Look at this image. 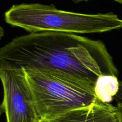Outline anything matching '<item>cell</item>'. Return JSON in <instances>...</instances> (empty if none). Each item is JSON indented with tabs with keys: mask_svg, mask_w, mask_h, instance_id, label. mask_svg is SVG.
I'll return each mask as SVG.
<instances>
[{
	"mask_svg": "<svg viewBox=\"0 0 122 122\" xmlns=\"http://www.w3.org/2000/svg\"><path fill=\"white\" fill-rule=\"evenodd\" d=\"M21 69L58 70L94 83L101 75L119 74L102 42L57 32L29 33L0 48V71Z\"/></svg>",
	"mask_w": 122,
	"mask_h": 122,
	"instance_id": "cell-1",
	"label": "cell"
},
{
	"mask_svg": "<svg viewBox=\"0 0 122 122\" xmlns=\"http://www.w3.org/2000/svg\"><path fill=\"white\" fill-rule=\"evenodd\" d=\"M6 23L30 33H98L122 27V20L113 13L83 14L61 10L54 5H13L4 14Z\"/></svg>",
	"mask_w": 122,
	"mask_h": 122,
	"instance_id": "cell-2",
	"label": "cell"
},
{
	"mask_svg": "<svg viewBox=\"0 0 122 122\" xmlns=\"http://www.w3.org/2000/svg\"><path fill=\"white\" fill-rule=\"evenodd\" d=\"M25 71L41 122L102 102L95 94V83L89 80L58 70Z\"/></svg>",
	"mask_w": 122,
	"mask_h": 122,
	"instance_id": "cell-3",
	"label": "cell"
},
{
	"mask_svg": "<svg viewBox=\"0 0 122 122\" xmlns=\"http://www.w3.org/2000/svg\"><path fill=\"white\" fill-rule=\"evenodd\" d=\"M2 105L7 122H39L33 94L24 69L0 71Z\"/></svg>",
	"mask_w": 122,
	"mask_h": 122,
	"instance_id": "cell-4",
	"label": "cell"
},
{
	"mask_svg": "<svg viewBox=\"0 0 122 122\" xmlns=\"http://www.w3.org/2000/svg\"><path fill=\"white\" fill-rule=\"evenodd\" d=\"M43 122H120V119L116 106L98 102Z\"/></svg>",
	"mask_w": 122,
	"mask_h": 122,
	"instance_id": "cell-5",
	"label": "cell"
},
{
	"mask_svg": "<svg viewBox=\"0 0 122 122\" xmlns=\"http://www.w3.org/2000/svg\"><path fill=\"white\" fill-rule=\"evenodd\" d=\"M120 82L114 75H103L98 77L94 85V92L101 102L110 104L118 94Z\"/></svg>",
	"mask_w": 122,
	"mask_h": 122,
	"instance_id": "cell-6",
	"label": "cell"
},
{
	"mask_svg": "<svg viewBox=\"0 0 122 122\" xmlns=\"http://www.w3.org/2000/svg\"><path fill=\"white\" fill-rule=\"evenodd\" d=\"M117 102L116 107L117 108L118 112H119V116H120V122H122V83L120 82V89L117 94L116 96L114 98Z\"/></svg>",
	"mask_w": 122,
	"mask_h": 122,
	"instance_id": "cell-7",
	"label": "cell"
},
{
	"mask_svg": "<svg viewBox=\"0 0 122 122\" xmlns=\"http://www.w3.org/2000/svg\"><path fill=\"white\" fill-rule=\"evenodd\" d=\"M4 36V30L3 27L0 25V40H1Z\"/></svg>",
	"mask_w": 122,
	"mask_h": 122,
	"instance_id": "cell-8",
	"label": "cell"
},
{
	"mask_svg": "<svg viewBox=\"0 0 122 122\" xmlns=\"http://www.w3.org/2000/svg\"><path fill=\"white\" fill-rule=\"evenodd\" d=\"M3 113H4V107L1 104H0V119H1V116Z\"/></svg>",
	"mask_w": 122,
	"mask_h": 122,
	"instance_id": "cell-9",
	"label": "cell"
},
{
	"mask_svg": "<svg viewBox=\"0 0 122 122\" xmlns=\"http://www.w3.org/2000/svg\"><path fill=\"white\" fill-rule=\"evenodd\" d=\"M73 2H82V1H87L88 0H71Z\"/></svg>",
	"mask_w": 122,
	"mask_h": 122,
	"instance_id": "cell-10",
	"label": "cell"
},
{
	"mask_svg": "<svg viewBox=\"0 0 122 122\" xmlns=\"http://www.w3.org/2000/svg\"><path fill=\"white\" fill-rule=\"evenodd\" d=\"M113 1H116V2H119V3L122 4V0H113Z\"/></svg>",
	"mask_w": 122,
	"mask_h": 122,
	"instance_id": "cell-11",
	"label": "cell"
},
{
	"mask_svg": "<svg viewBox=\"0 0 122 122\" xmlns=\"http://www.w3.org/2000/svg\"></svg>",
	"mask_w": 122,
	"mask_h": 122,
	"instance_id": "cell-12",
	"label": "cell"
}]
</instances>
